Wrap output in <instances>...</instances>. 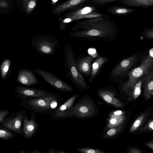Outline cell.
<instances>
[{"instance_id": "cell-23", "label": "cell", "mask_w": 153, "mask_h": 153, "mask_svg": "<svg viewBox=\"0 0 153 153\" xmlns=\"http://www.w3.org/2000/svg\"><path fill=\"white\" fill-rule=\"evenodd\" d=\"M149 115L148 113L145 112L138 117L131 126L130 131V132H133L137 130Z\"/></svg>"}, {"instance_id": "cell-27", "label": "cell", "mask_w": 153, "mask_h": 153, "mask_svg": "<svg viewBox=\"0 0 153 153\" xmlns=\"http://www.w3.org/2000/svg\"><path fill=\"white\" fill-rule=\"evenodd\" d=\"M77 152L83 153H105L102 150L90 147H81L76 149Z\"/></svg>"}, {"instance_id": "cell-22", "label": "cell", "mask_w": 153, "mask_h": 153, "mask_svg": "<svg viewBox=\"0 0 153 153\" xmlns=\"http://www.w3.org/2000/svg\"><path fill=\"white\" fill-rule=\"evenodd\" d=\"M97 10V7L95 6H86L79 10L70 13L67 15V16L70 17L83 15L91 13L96 12L95 11Z\"/></svg>"}, {"instance_id": "cell-42", "label": "cell", "mask_w": 153, "mask_h": 153, "mask_svg": "<svg viewBox=\"0 0 153 153\" xmlns=\"http://www.w3.org/2000/svg\"><path fill=\"white\" fill-rule=\"evenodd\" d=\"M58 0H52L51 1V4L52 5H54L55 4Z\"/></svg>"}, {"instance_id": "cell-12", "label": "cell", "mask_w": 153, "mask_h": 153, "mask_svg": "<svg viewBox=\"0 0 153 153\" xmlns=\"http://www.w3.org/2000/svg\"><path fill=\"white\" fill-rule=\"evenodd\" d=\"M137 60L135 55L123 59L113 69L111 73L112 75L116 77L123 74L135 64Z\"/></svg>"}, {"instance_id": "cell-11", "label": "cell", "mask_w": 153, "mask_h": 153, "mask_svg": "<svg viewBox=\"0 0 153 153\" xmlns=\"http://www.w3.org/2000/svg\"><path fill=\"white\" fill-rule=\"evenodd\" d=\"M31 116L30 119L26 115L24 118L22 131L24 136L27 138L32 137L36 132L38 128L35 113L31 112Z\"/></svg>"}, {"instance_id": "cell-24", "label": "cell", "mask_w": 153, "mask_h": 153, "mask_svg": "<svg viewBox=\"0 0 153 153\" xmlns=\"http://www.w3.org/2000/svg\"><path fill=\"white\" fill-rule=\"evenodd\" d=\"M37 0H22V5L28 13H31L35 8Z\"/></svg>"}, {"instance_id": "cell-41", "label": "cell", "mask_w": 153, "mask_h": 153, "mask_svg": "<svg viewBox=\"0 0 153 153\" xmlns=\"http://www.w3.org/2000/svg\"><path fill=\"white\" fill-rule=\"evenodd\" d=\"M19 153H29V152L25 150H21L19 152Z\"/></svg>"}, {"instance_id": "cell-5", "label": "cell", "mask_w": 153, "mask_h": 153, "mask_svg": "<svg viewBox=\"0 0 153 153\" xmlns=\"http://www.w3.org/2000/svg\"><path fill=\"white\" fill-rule=\"evenodd\" d=\"M32 46L38 53L45 55L53 54L61 47L58 40L49 35L37 36L33 38Z\"/></svg>"}, {"instance_id": "cell-18", "label": "cell", "mask_w": 153, "mask_h": 153, "mask_svg": "<svg viewBox=\"0 0 153 153\" xmlns=\"http://www.w3.org/2000/svg\"><path fill=\"white\" fill-rule=\"evenodd\" d=\"M118 3L126 6L144 8L152 6L153 0H120Z\"/></svg>"}, {"instance_id": "cell-6", "label": "cell", "mask_w": 153, "mask_h": 153, "mask_svg": "<svg viewBox=\"0 0 153 153\" xmlns=\"http://www.w3.org/2000/svg\"><path fill=\"white\" fill-rule=\"evenodd\" d=\"M96 108L89 96L85 95L79 98L74 104L72 110L73 117L84 119L92 117L95 113Z\"/></svg>"}, {"instance_id": "cell-34", "label": "cell", "mask_w": 153, "mask_h": 153, "mask_svg": "<svg viewBox=\"0 0 153 153\" xmlns=\"http://www.w3.org/2000/svg\"><path fill=\"white\" fill-rule=\"evenodd\" d=\"M145 36L148 39H153V28L148 29L144 31V32Z\"/></svg>"}, {"instance_id": "cell-14", "label": "cell", "mask_w": 153, "mask_h": 153, "mask_svg": "<svg viewBox=\"0 0 153 153\" xmlns=\"http://www.w3.org/2000/svg\"><path fill=\"white\" fill-rule=\"evenodd\" d=\"M125 112L121 110H117L111 113L110 114L107 128H110L120 126L125 119Z\"/></svg>"}, {"instance_id": "cell-21", "label": "cell", "mask_w": 153, "mask_h": 153, "mask_svg": "<svg viewBox=\"0 0 153 153\" xmlns=\"http://www.w3.org/2000/svg\"><path fill=\"white\" fill-rule=\"evenodd\" d=\"M108 61V59L107 58L100 57L94 62L91 66V73L89 78L90 81L94 79L102 65Z\"/></svg>"}, {"instance_id": "cell-29", "label": "cell", "mask_w": 153, "mask_h": 153, "mask_svg": "<svg viewBox=\"0 0 153 153\" xmlns=\"http://www.w3.org/2000/svg\"><path fill=\"white\" fill-rule=\"evenodd\" d=\"M13 137L12 134L10 131L4 129L0 128V138L7 140Z\"/></svg>"}, {"instance_id": "cell-1", "label": "cell", "mask_w": 153, "mask_h": 153, "mask_svg": "<svg viewBox=\"0 0 153 153\" xmlns=\"http://www.w3.org/2000/svg\"><path fill=\"white\" fill-rule=\"evenodd\" d=\"M77 24L69 36L75 38H107L117 34V27L108 15L88 19Z\"/></svg>"}, {"instance_id": "cell-31", "label": "cell", "mask_w": 153, "mask_h": 153, "mask_svg": "<svg viewBox=\"0 0 153 153\" xmlns=\"http://www.w3.org/2000/svg\"><path fill=\"white\" fill-rule=\"evenodd\" d=\"M153 130V120L151 119L149 121L145 126L141 128L140 131H152Z\"/></svg>"}, {"instance_id": "cell-25", "label": "cell", "mask_w": 153, "mask_h": 153, "mask_svg": "<svg viewBox=\"0 0 153 153\" xmlns=\"http://www.w3.org/2000/svg\"><path fill=\"white\" fill-rule=\"evenodd\" d=\"M143 79V78L139 80L135 84L134 87L132 94L133 98L134 100L136 99L140 94Z\"/></svg>"}, {"instance_id": "cell-16", "label": "cell", "mask_w": 153, "mask_h": 153, "mask_svg": "<svg viewBox=\"0 0 153 153\" xmlns=\"http://www.w3.org/2000/svg\"><path fill=\"white\" fill-rule=\"evenodd\" d=\"M93 0H69L57 6L53 10L56 14H60L68 9L87 2H91Z\"/></svg>"}, {"instance_id": "cell-28", "label": "cell", "mask_w": 153, "mask_h": 153, "mask_svg": "<svg viewBox=\"0 0 153 153\" xmlns=\"http://www.w3.org/2000/svg\"><path fill=\"white\" fill-rule=\"evenodd\" d=\"M10 62L8 59H6L2 63L1 67V70L2 76L5 77L8 72L10 66Z\"/></svg>"}, {"instance_id": "cell-36", "label": "cell", "mask_w": 153, "mask_h": 153, "mask_svg": "<svg viewBox=\"0 0 153 153\" xmlns=\"http://www.w3.org/2000/svg\"><path fill=\"white\" fill-rule=\"evenodd\" d=\"M8 4L7 0H0V8H7Z\"/></svg>"}, {"instance_id": "cell-17", "label": "cell", "mask_w": 153, "mask_h": 153, "mask_svg": "<svg viewBox=\"0 0 153 153\" xmlns=\"http://www.w3.org/2000/svg\"><path fill=\"white\" fill-rule=\"evenodd\" d=\"M100 96L106 102L118 107H121L123 104L115 97L114 94L107 90H100L98 91Z\"/></svg>"}, {"instance_id": "cell-32", "label": "cell", "mask_w": 153, "mask_h": 153, "mask_svg": "<svg viewBox=\"0 0 153 153\" xmlns=\"http://www.w3.org/2000/svg\"><path fill=\"white\" fill-rule=\"evenodd\" d=\"M120 0H93L91 2L100 6H102L111 2Z\"/></svg>"}, {"instance_id": "cell-15", "label": "cell", "mask_w": 153, "mask_h": 153, "mask_svg": "<svg viewBox=\"0 0 153 153\" xmlns=\"http://www.w3.org/2000/svg\"><path fill=\"white\" fill-rule=\"evenodd\" d=\"M17 80L21 83L26 85H35L38 82L33 73L27 70L21 71L18 76Z\"/></svg>"}, {"instance_id": "cell-3", "label": "cell", "mask_w": 153, "mask_h": 153, "mask_svg": "<svg viewBox=\"0 0 153 153\" xmlns=\"http://www.w3.org/2000/svg\"><path fill=\"white\" fill-rule=\"evenodd\" d=\"M65 67L66 74L70 79L79 89L80 92L89 89L90 87L77 69L74 60L75 53L68 44L64 46Z\"/></svg>"}, {"instance_id": "cell-38", "label": "cell", "mask_w": 153, "mask_h": 153, "mask_svg": "<svg viewBox=\"0 0 153 153\" xmlns=\"http://www.w3.org/2000/svg\"><path fill=\"white\" fill-rule=\"evenodd\" d=\"M144 144L152 150L153 149V143L152 141L146 143H144Z\"/></svg>"}, {"instance_id": "cell-8", "label": "cell", "mask_w": 153, "mask_h": 153, "mask_svg": "<svg viewBox=\"0 0 153 153\" xmlns=\"http://www.w3.org/2000/svg\"><path fill=\"white\" fill-rule=\"evenodd\" d=\"M78 97V94H75L63 104L59 106L50 114L51 117L54 120H56L72 117H73L72 114V108Z\"/></svg>"}, {"instance_id": "cell-9", "label": "cell", "mask_w": 153, "mask_h": 153, "mask_svg": "<svg viewBox=\"0 0 153 153\" xmlns=\"http://www.w3.org/2000/svg\"><path fill=\"white\" fill-rule=\"evenodd\" d=\"M26 115V111L22 110L10 118L2 122L4 127L18 134H20L22 131V124L25 116Z\"/></svg>"}, {"instance_id": "cell-30", "label": "cell", "mask_w": 153, "mask_h": 153, "mask_svg": "<svg viewBox=\"0 0 153 153\" xmlns=\"http://www.w3.org/2000/svg\"><path fill=\"white\" fill-rule=\"evenodd\" d=\"M120 126H119L116 127L110 128L106 132L105 137H108L115 135L121 129V128L120 127Z\"/></svg>"}, {"instance_id": "cell-37", "label": "cell", "mask_w": 153, "mask_h": 153, "mask_svg": "<svg viewBox=\"0 0 153 153\" xmlns=\"http://www.w3.org/2000/svg\"><path fill=\"white\" fill-rule=\"evenodd\" d=\"M128 153H141L142 152L139 149L136 148H130Z\"/></svg>"}, {"instance_id": "cell-40", "label": "cell", "mask_w": 153, "mask_h": 153, "mask_svg": "<svg viewBox=\"0 0 153 153\" xmlns=\"http://www.w3.org/2000/svg\"><path fill=\"white\" fill-rule=\"evenodd\" d=\"M153 48H152L149 51V55L152 57H153Z\"/></svg>"}, {"instance_id": "cell-4", "label": "cell", "mask_w": 153, "mask_h": 153, "mask_svg": "<svg viewBox=\"0 0 153 153\" xmlns=\"http://www.w3.org/2000/svg\"><path fill=\"white\" fill-rule=\"evenodd\" d=\"M153 67V57L148 54L139 66L129 72L128 79L123 85L122 91L127 95H131L135 84L150 72Z\"/></svg>"}, {"instance_id": "cell-10", "label": "cell", "mask_w": 153, "mask_h": 153, "mask_svg": "<svg viewBox=\"0 0 153 153\" xmlns=\"http://www.w3.org/2000/svg\"><path fill=\"white\" fill-rule=\"evenodd\" d=\"M16 93L23 99L28 97H34L46 96L53 94L52 91L42 89L17 87L15 88Z\"/></svg>"}, {"instance_id": "cell-39", "label": "cell", "mask_w": 153, "mask_h": 153, "mask_svg": "<svg viewBox=\"0 0 153 153\" xmlns=\"http://www.w3.org/2000/svg\"><path fill=\"white\" fill-rule=\"evenodd\" d=\"M31 152L32 153H42V152L41 151L38 149H35L33 150H32L31 151Z\"/></svg>"}, {"instance_id": "cell-19", "label": "cell", "mask_w": 153, "mask_h": 153, "mask_svg": "<svg viewBox=\"0 0 153 153\" xmlns=\"http://www.w3.org/2000/svg\"><path fill=\"white\" fill-rule=\"evenodd\" d=\"M145 82L144 95L145 99H149L153 95V71L152 70L143 79Z\"/></svg>"}, {"instance_id": "cell-35", "label": "cell", "mask_w": 153, "mask_h": 153, "mask_svg": "<svg viewBox=\"0 0 153 153\" xmlns=\"http://www.w3.org/2000/svg\"><path fill=\"white\" fill-rule=\"evenodd\" d=\"M48 153H67V152L58 149H49L48 151Z\"/></svg>"}, {"instance_id": "cell-7", "label": "cell", "mask_w": 153, "mask_h": 153, "mask_svg": "<svg viewBox=\"0 0 153 153\" xmlns=\"http://www.w3.org/2000/svg\"><path fill=\"white\" fill-rule=\"evenodd\" d=\"M34 71L57 91L63 92L74 91L71 86L52 74L38 68L34 69Z\"/></svg>"}, {"instance_id": "cell-2", "label": "cell", "mask_w": 153, "mask_h": 153, "mask_svg": "<svg viewBox=\"0 0 153 153\" xmlns=\"http://www.w3.org/2000/svg\"><path fill=\"white\" fill-rule=\"evenodd\" d=\"M62 97L55 93L46 96L28 97L24 99V107L35 113L50 114L58 106Z\"/></svg>"}, {"instance_id": "cell-33", "label": "cell", "mask_w": 153, "mask_h": 153, "mask_svg": "<svg viewBox=\"0 0 153 153\" xmlns=\"http://www.w3.org/2000/svg\"><path fill=\"white\" fill-rule=\"evenodd\" d=\"M10 111L7 110H0V123L2 122L5 118L10 113Z\"/></svg>"}, {"instance_id": "cell-26", "label": "cell", "mask_w": 153, "mask_h": 153, "mask_svg": "<svg viewBox=\"0 0 153 153\" xmlns=\"http://www.w3.org/2000/svg\"><path fill=\"white\" fill-rule=\"evenodd\" d=\"M80 19H82L81 16L67 17V18L61 21L59 25L60 30L61 31L63 30L67 24L73 21Z\"/></svg>"}, {"instance_id": "cell-13", "label": "cell", "mask_w": 153, "mask_h": 153, "mask_svg": "<svg viewBox=\"0 0 153 153\" xmlns=\"http://www.w3.org/2000/svg\"><path fill=\"white\" fill-rule=\"evenodd\" d=\"M95 57L92 55H87L79 59L76 62V66L81 73L89 76L91 72V63Z\"/></svg>"}, {"instance_id": "cell-20", "label": "cell", "mask_w": 153, "mask_h": 153, "mask_svg": "<svg viewBox=\"0 0 153 153\" xmlns=\"http://www.w3.org/2000/svg\"><path fill=\"white\" fill-rule=\"evenodd\" d=\"M135 11L134 9L124 7L113 5L108 8L107 13L112 15L123 16L131 14Z\"/></svg>"}]
</instances>
